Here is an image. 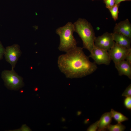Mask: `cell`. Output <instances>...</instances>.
<instances>
[{
    "label": "cell",
    "instance_id": "6da1fadb",
    "mask_svg": "<svg viewBox=\"0 0 131 131\" xmlns=\"http://www.w3.org/2000/svg\"><path fill=\"white\" fill-rule=\"evenodd\" d=\"M83 48L76 47L58 57V66L68 78H82L90 75L97 69L96 64L91 62Z\"/></svg>",
    "mask_w": 131,
    "mask_h": 131
},
{
    "label": "cell",
    "instance_id": "7a4b0ae2",
    "mask_svg": "<svg viewBox=\"0 0 131 131\" xmlns=\"http://www.w3.org/2000/svg\"><path fill=\"white\" fill-rule=\"evenodd\" d=\"M74 32L82 39L83 48L91 52L94 47L96 38L93 28L90 23L84 19L79 18L74 24Z\"/></svg>",
    "mask_w": 131,
    "mask_h": 131
},
{
    "label": "cell",
    "instance_id": "3957f363",
    "mask_svg": "<svg viewBox=\"0 0 131 131\" xmlns=\"http://www.w3.org/2000/svg\"><path fill=\"white\" fill-rule=\"evenodd\" d=\"M74 26L71 22H68L65 26L57 29L56 33L59 36L60 43L58 49L66 52L77 46V42L73 35Z\"/></svg>",
    "mask_w": 131,
    "mask_h": 131
},
{
    "label": "cell",
    "instance_id": "277c9868",
    "mask_svg": "<svg viewBox=\"0 0 131 131\" xmlns=\"http://www.w3.org/2000/svg\"><path fill=\"white\" fill-rule=\"evenodd\" d=\"M1 77L6 86L11 90H18L24 85L23 78L18 75L14 69L4 70L1 73Z\"/></svg>",
    "mask_w": 131,
    "mask_h": 131
},
{
    "label": "cell",
    "instance_id": "5b68a950",
    "mask_svg": "<svg viewBox=\"0 0 131 131\" xmlns=\"http://www.w3.org/2000/svg\"><path fill=\"white\" fill-rule=\"evenodd\" d=\"M89 57L92 58L98 65H108L111 60L108 51L94 46Z\"/></svg>",
    "mask_w": 131,
    "mask_h": 131
},
{
    "label": "cell",
    "instance_id": "8992f818",
    "mask_svg": "<svg viewBox=\"0 0 131 131\" xmlns=\"http://www.w3.org/2000/svg\"><path fill=\"white\" fill-rule=\"evenodd\" d=\"M21 54L20 46L17 44H14L6 47L4 55L6 60L11 65L12 69H14Z\"/></svg>",
    "mask_w": 131,
    "mask_h": 131
},
{
    "label": "cell",
    "instance_id": "52a82bcc",
    "mask_svg": "<svg viewBox=\"0 0 131 131\" xmlns=\"http://www.w3.org/2000/svg\"><path fill=\"white\" fill-rule=\"evenodd\" d=\"M115 42L112 33L106 32L101 36L96 37L94 41V46L108 51Z\"/></svg>",
    "mask_w": 131,
    "mask_h": 131
},
{
    "label": "cell",
    "instance_id": "ba28073f",
    "mask_svg": "<svg viewBox=\"0 0 131 131\" xmlns=\"http://www.w3.org/2000/svg\"><path fill=\"white\" fill-rule=\"evenodd\" d=\"M131 48L128 49L115 42L113 47L108 52L111 60L115 64L125 60L127 53Z\"/></svg>",
    "mask_w": 131,
    "mask_h": 131
},
{
    "label": "cell",
    "instance_id": "9c48e42d",
    "mask_svg": "<svg viewBox=\"0 0 131 131\" xmlns=\"http://www.w3.org/2000/svg\"><path fill=\"white\" fill-rule=\"evenodd\" d=\"M114 32L119 33L131 38V24L128 19L116 24Z\"/></svg>",
    "mask_w": 131,
    "mask_h": 131
},
{
    "label": "cell",
    "instance_id": "30bf717a",
    "mask_svg": "<svg viewBox=\"0 0 131 131\" xmlns=\"http://www.w3.org/2000/svg\"><path fill=\"white\" fill-rule=\"evenodd\" d=\"M120 76L125 75L131 79V64L126 61L123 60L115 64Z\"/></svg>",
    "mask_w": 131,
    "mask_h": 131
},
{
    "label": "cell",
    "instance_id": "8fae6325",
    "mask_svg": "<svg viewBox=\"0 0 131 131\" xmlns=\"http://www.w3.org/2000/svg\"><path fill=\"white\" fill-rule=\"evenodd\" d=\"M112 34L115 42L128 49L131 48V38L117 33L113 32Z\"/></svg>",
    "mask_w": 131,
    "mask_h": 131
},
{
    "label": "cell",
    "instance_id": "7c38bea8",
    "mask_svg": "<svg viewBox=\"0 0 131 131\" xmlns=\"http://www.w3.org/2000/svg\"><path fill=\"white\" fill-rule=\"evenodd\" d=\"M111 112L104 113L98 122V131H104L107 129L111 123L112 118Z\"/></svg>",
    "mask_w": 131,
    "mask_h": 131
},
{
    "label": "cell",
    "instance_id": "4fadbf2b",
    "mask_svg": "<svg viewBox=\"0 0 131 131\" xmlns=\"http://www.w3.org/2000/svg\"><path fill=\"white\" fill-rule=\"evenodd\" d=\"M110 112L112 118L118 123H121L128 120V118L122 114L115 111L112 109H111Z\"/></svg>",
    "mask_w": 131,
    "mask_h": 131
},
{
    "label": "cell",
    "instance_id": "5bb4252c",
    "mask_svg": "<svg viewBox=\"0 0 131 131\" xmlns=\"http://www.w3.org/2000/svg\"><path fill=\"white\" fill-rule=\"evenodd\" d=\"M124 125L121 123H118L115 125L110 124L107 129L109 131H123L125 129Z\"/></svg>",
    "mask_w": 131,
    "mask_h": 131
},
{
    "label": "cell",
    "instance_id": "9a60e30c",
    "mask_svg": "<svg viewBox=\"0 0 131 131\" xmlns=\"http://www.w3.org/2000/svg\"><path fill=\"white\" fill-rule=\"evenodd\" d=\"M120 4H115L112 8L108 9L114 20L116 21L118 19L119 7Z\"/></svg>",
    "mask_w": 131,
    "mask_h": 131
},
{
    "label": "cell",
    "instance_id": "2e32d148",
    "mask_svg": "<svg viewBox=\"0 0 131 131\" xmlns=\"http://www.w3.org/2000/svg\"><path fill=\"white\" fill-rule=\"evenodd\" d=\"M124 104L127 109H131V96L125 97L124 101Z\"/></svg>",
    "mask_w": 131,
    "mask_h": 131
},
{
    "label": "cell",
    "instance_id": "e0dca14e",
    "mask_svg": "<svg viewBox=\"0 0 131 131\" xmlns=\"http://www.w3.org/2000/svg\"><path fill=\"white\" fill-rule=\"evenodd\" d=\"M125 97L131 96V84H130L122 94Z\"/></svg>",
    "mask_w": 131,
    "mask_h": 131
},
{
    "label": "cell",
    "instance_id": "ac0fdd59",
    "mask_svg": "<svg viewBox=\"0 0 131 131\" xmlns=\"http://www.w3.org/2000/svg\"><path fill=\"white\" fill-rule=\"evenodd\" d=\"M103 1L106 8L108 9L112 8L115 4V0H104Z\"/></svg>",
    "mask_w": 131,
    "mask_h": 131
},
{
    "label": "cell",
    "instance_id": "d6986e66",
    "mask_svg": "<svg viewBox=\"0 0 131 131\" xmlns=\"http://www.w3.org/2000/svg\"><path fill=\"white\" fill-rule=\"evenodd\" d=\"M98 121L91 124L88 128L87 131H96L98 130Z\"/></svg>",
    "mask_w": 131,
    "mask_h": 131
},
{
    "label": "cell",
    "instance_id": "ffe728a7",
    "mask_svg": "<svg viewBox=\"0 0 131 131\" xmlns=\"http://www.w3.org/2000/svg\"><path fill=\"white\" fill-rule=\"evenodd\" d=\"M125 59L130 64H131V48L130 49L127 53Z\"/></svg>",
    "mask_w": 131,
    "mask_h": 131
},
{
    "label": "cell",
    "instance_id": "44dd1931",
    "mask_svg": "<svg viewBox=\"0 0 131 131\" xmlns=\"http://www.w3.org/2000/svg\"><path fill=\"white\" fill-rule=\"evenodd\" d=\"M5 49L0 41V61L2 59L3 56L4 55Z\"/></svg>",
    "mask_w": 131,
    "mask_h": 131
},
{
    "label": "cell",
    "instance_id": "7402d4cb",
    "mask_svg": "<svg viewBox=\"0 0 131 131\" xmlns=\"http://www.w3.org/2000/svg\"><path fill=\"white\" fill-rule=\"evenodd\" d=\"M115 3L116 4H120V3L122 2L126 1H130L131 0H115Z\"/></svg>",
    "mask_w": 131,
    "mask_h": 131
},
{
    "label": "cell",
    "instance_id": "603a6c76",
    "mask_svg": "<svg viewBox=\"0 0 131 131\" xmlns=\"http://www.w3.org/2000/svg\"></svg>",
    "mask_w": 131,
    "mask_h": 131
}]
</instances>
